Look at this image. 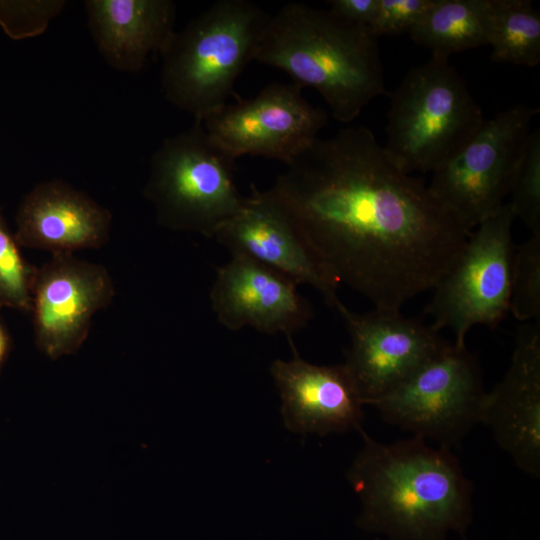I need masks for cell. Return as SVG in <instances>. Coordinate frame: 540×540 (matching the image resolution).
I'll return each mask as SVG.
<instances>
[{
	"label": "cell",
	"mask_w": 540,
	"mask_h": 540,
	"mask_svg": "<svg viewBox=\"0 0 540 540\" xmlns=\"http://www.w3.org/2000/svg\"><path fill=\"white\" fill-rule=\"evenodd\" d=\"M286 166L270 191L339 284L376 308L434 289L471 233L365 126L317 138Z\"/></svg>",
	"instance_id": "obj_1"
},
{
	"label": "cell",
	"mask_w": 540,
	"mask_h": 540,
	"mask_svg": "<svg viewBox=\"0 0 540 540\" xmlns=\"http://www.w3.org/2000/svg\"><path fill=\"white\" fill-rule=\"evenodd\" d=\"M363 446L348 480L362 509L358 526L388 540H446L465 536L472 520V482L450 449L413 436L391 444L362 429Z\"/></svg>",
	"instance_id": "obj_2"
},
{
	"label": "cell",
	"mask_w": 540,
	"mask_h": 540,
	"mask_svg": "<svg viewBox=\"0 0 540 540\" xmlns=\"http://www.w3.org/2000/svg\"><path fill=\"white\" fill-rule=\"evenodd\" d=\"M377 40L368 27L329 10L288 3L269 16L254 60L314 88L332 116L349 123L386 92Z\"/></svg>",
	"instance_id": "obj_3"
},
{
	"label": "cell",
	"mask_w": 540,
	"mask_h": 540,
	"mask_svg": "<svg viewBox=\"0 0 540 540\" xmlns=\"http://www.w3.org/2000/svg\"><path fill=\"white\" fill-rule=\"evenodd\" d=\"M269 16L248 0H218L191 19L161 55L165 99L202 122L236 97Z\"/></svg>",
	"instance_id": "obj_4"
},
{
	"label": "cell",
	"mask_w": 540,
	"mask_h": 540,
	"mask_svg": "<svg viewBox=\"0 0 540 540\" xmlns=\"http://www.w3.org/2000/svg\"><path fill=\"white\" fill-rule=\"evenodd\" d=\"M483 112L448 59L431 56L390 94L387 157L401 171L433 172L453 158L484 122Z\"/></svg>",
	"instance_id": "obj_5"
},
{
	"label": "cell",
	"mask_w": 540,
	"mask_h": 540,
	"mask_svg": "<svg viewBox=\"0 0 540 540\" xmlns=\"http://www.w3.org/2000/svg\"><path fill=\"white\" fill-rule=\"evenodd\" d=\"M233 163L201 122L165 138L151 157L143 190L157 223L214 238L244 202L234 182Z\"/></svg>",
	"instance_id": "obj_6"
},
{
	"label": "cell",
	"mask_w": 540,
	"mask_h": 540,
	"mask_svg": "<svg viewBox=\"0 0 540 540\" xmlns=\"http://www.w3.org/2000/svg\"><path fill=\"white\" fill-rule=\"evenodd\" d=\"M539 108L516 104L484 120L466 145L432 172L428 188L472 231L510 195Z\"/></svg>",
	"instance_id": "obj_7"
},
{
	"label": "cell",
	"mask_w": 540,
	"mask_h": 540,
	"mask_svg": "<svg viewBox=\"0 0 540 540\" xmlns=\"http://www.w3.org/2000/svg\"><path fill=\"white\" fill-rule=\"evenodd\" d=\"M480 366L466 346L447 343L406 380L373 400L387 423L450 449L481 423Z\"/></svg>",
	"instance_id": "obj_8"
},
{
	"label": "cell",
	"mask_w": 540,
	"mask_h": 540,
	"mask_svg": "<svg viewBox=\"0 0 540 540\" xmlns=\"http://www.w3.org/2000/svg\"><path fill=\"white\" fill-rule=\"evenodd\" d=\"M510 202L471 231L459 257L434 288L425 309L434 329L449 328L454 344L465 345L475 325L495 328L510 305L512 262L515 246Z\"/></svg>",
	"instance_id": "obj_9"
},
{
	"label": "cell",
	"mask_w": 540,
	"mask_h": 540,
	"mask_svg": "<svg viewBox=\"0 0 540 540\" xmlns=\"http://www.w3.org/2000/svg\"><path fill=\"white\" fill-rule=\"evenodd\" d=\"M292 83H270L255 97L226 103L201 123L212 142L232 161L243 155L286 165L304 152L327 123Z\"/></svg>",
	"instance_id": "obj_10"
},
{
	"label": "cell",
	"mask_w": 540,
	"mask_h": 540,
	"mask_svg": "<svg viewBox=\"0 0 540 540\" xmlns=\"http://www.w3.org/2000/svg\"><path fill=\"white\" fill-rule=\"evenodd\" d=\"M336 311L350 338L344 364L364 405L394 389L448 343L432 325L400 310L356 313L342 303Z\"/></svg>",
	"instance_id": "obj_11"
},
{
	"label": "cell",
	"mask_w": 540,
	"mask_h": 540,
	"mask_svg": "<svg viewBox=\"0 0 540 540\" xmlns=\"http://www.w3.org/2000/svg\"><path fill=\"white\" fill-rule=\"evenodd\" d=\"M114 294L112 279L102 265L73 253L52 254L36 267L32 289L38 350L53 360L76 353L89 334L93 316L111 303Z\"/></svg>",
	"instance_id": "obj_12"
},
{
	"label": "cell",
	"mask_w": 540,
	"mask_h": 540,
	"mask_svg": "<svg viewBox=\"0 0 540 540\" xmlns=\"http://www.w3.org/2000/svg\"><path fill=\"white\" fill-rule=\"evenodd\" d=\"M231 256L260 263L293 280L316 289L335 310L342 304L340 285L307 246L290 216L270 189L251 184L239 211L214 237Z\"/></svg>",
	"instance_id": "obj_13"
},
{
	"label": "cell",
	"mask_w": 540,
	"mask_h": 540,
	"mask_svg": "<svg viewBox=\"0 0 540 540\" xmlns=\"http://www.w3.org/2000/svg\"><path fill=\"white\" fill-rule=\"evenodd\" d=\"M298 284L251 259L231 256L216 270L210 303L218 322L236 331L251 327L288 337L313 317Z\"/></svg>",
	"instance_id": "obj_14"
},
{
	"label": "cell",
	"mask_w": 540,
	"mask_h": 540,
	"mask_svg": "<svg viewBox=\"0 0 540 540\" xmlns=\"http://www.w3.org/2000/svg\"><path fill=\"white\" fill-rule=\"evenodd\" d=\"M481 423L519 469L540 474V325L518 328L511 364L504 377L486 392Z\"/></svg>",
	"instance_id": "obj_15"
},
{
	"label": "cell",
	"mask_w": 540,
	"mask_h": 540,
	"mask_svg": "<svg viewBox=\"0 0 540 540\" xmlns=\"http://www.w3.org/2000/svg\"><path fill=\"white\" fill-rule=\"evenodd\" d=\"M270 374L290 431L327 435L362 429L364 403L345 364L316 365L296 353L291 360H275Z\"/></svg>",
	"instance_id": "obj_16"
},
{
	"label": "cell",
	"mask_w": 540,
	"mask_h": 540,
	"mask_svg": "<svg viewBox=\"0 0 540 540\" xmlns=\"http://www.w3.org/2000/svg\"><path fill=\"white\" fill-rule=\"evenodd\" d=\"M111 220L110 211L88 195L53 179L37 184L23 198L14 235L23 247L73 253L105 245Z\"/></svg>",
	"instance_id": "obj_17"
},
{
	"label": "cell",
	"mask_w": 540,
	"mask_h": 540,
	"mask_svg": "<svg viewBox=\"0 0 540 540\" xmlns=\"http://www.w3.org/2000/svg\"><path fill=\"white\" fill-rule=\"evenodd\" d=\"M84 7L100 55L120 72L141 71L152 53L166 51L176 33L171 0H86Z\"/></svg>",
	"instance_id": "obj_18"
},
{
	"label": "cell",
	"mask_w": 540,
	"mask_h": 540,
	"mask_svg": "<svg viewBox=\"0 0 540 540\" xmlns=\"http://www.w3.org/2000/svg\"><path fill=\"white\" fill-rule=\"evenodd\" d=\"M492 0H437L409 31L433 57L488 45Z\"/></svg>",
	"instance_id": "obj_19"
},
{
	"label": "cell",
	"mask_w": 540,
	"mask_h": 540,
	"mask_svg": "<svg viewBox=\"0 0 540 540\" xmlns=\"http://www.w3.org/2000/svg\"><path fill=\"white\" fill-rule=\"evenodd\" d=\"M488 45L495 62H540V13L529 0H492Z\"/></svg>",
	"instance_id": "obj_20"
},
{
	"label": "cell",
	"mask_w": 540,
	"mask_h": 540,
	"mask_svg": "<svg viewBox=\"0 0 540 540\" xmlns=\"http://www.w3.org/2000/svg\"><path fill=\"white\" fill-rule=\"evenodd\" d=\"M36 267L23 257L0 207V308L31 312Z\"/></svg>",
	"instance_id": "obj_21"
},
{
	"label": "cell",
	"mask_w": 540,
	"mask_h": 540,
	"mask_svg": "<svg viewBox=\"0 0 540 540\" xmlns=\"http://www.w3.org/2000/svg\"><path fill=\"white\" fill-rule=\"evenodd\" d=\"M509 311L519 321L540 318V235L515 247Z\"/></svg>",
	"instance_id": "obj_22"
},
{
	"label": "cell",
	"mask_w": 540,
	"mask_h": 540,
	"mask_svg": "<svg viewBox=\"0 0 540 540\" xmlns=\"http://www.w3.org/2000/svg\"><path fill=\"white\" fill-rule=\"evenodd\" d=\"M511 200L515 218L540 235V132L531 131L525 155L515 178Z\"/></svg>",
	"instance_id": "obj_23"
},
{
	"label": "cell",
	"mask_w": 540,
	"mask_h": 540,
	"mask_svg": "<svg viewBox=\"0 0 540 540\" xmlns=\"http://www.w3.org/2000/svg\"><path fill=\"white\" fill-rule=\"evenodd\" d=\"M65 3L64 0L0 2V23L10 37H34L47 29Z\"/></svg>",
	"instance_id": "obj_24"
},
{
	"label": "cell",
	"mask_w": 540,
	"mask_h": 540,
	"mask_svg": "<svg viewBox=\"0 0 540 540\" xmlns=\"http://www.w3.org/2000/svg\"><path fill=\"white\" fill-rule=\"evenodd\" d=\"M436 2L437 0H378L377 11L369 29L377 39L384 35L409 33Z\"/></svg>",
	"instance_id": "obj_25"
},
{
	"label": "cell",
	"mask_w": 540,
	"mask_h": 540,
	"mask_svg": "<svg viewBox=\"0 0 540 540\" xmlns=\"http://www.w3.org/2000/svg\"><path fill=\"white\" fill-rule=\"evenodd\" d=\"M333 14L350 23L366 26L372 23L378 0H330L328 1Z\"/></svg>",
	"instance_id": "obj_26"
},
{
	"label": "cell",
	"mask_w": 540,
	"mask_h": 540,
	"mask_svg": "<svg viewBox=\"0 0 540 540\" xmlns=\"http://www.w3.org/2000/svg\"><path fill=\"white\" fill-rule=\"evenodd\" d=\"M11 350V338L5 325L0 319V370L2 369Z\"/></svg>",
	"instance_id": "obj_27"
}]
</instances>
